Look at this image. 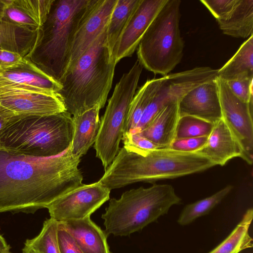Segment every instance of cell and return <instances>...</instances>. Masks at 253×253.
Returning <instances> with one entry per match:
<instances>
[{
    "mask_svg": "<svg viewBox=\"0 0 253 253\" xmlns=\"http://www.w3.org/2000/svg\"><path fill=\"white\" fill-rule=\"evenodd\" d=\"M80 161L70 147L46 158L0 149V212L34 213L82 185Z\"/></svg>",
    "mask_w": 253,
    "mask_h": 253,
    "instance_id": "1",
    "label": "cell"
},
{
    "mask_svg": "<svg viewBox=\"0 0 253 253\" xmlns=\"http://www.w3.org/2000/svg\"><path fill=\"white\" fill-rule=\"evenodd\" d=\"M214 166L194 151L170 148L142 150L124 146L99 181L111 190L135 182L153 183L201 172Z\"/></svg>",
    "mask_w": 253,
    "mask_h": 253,
    "instance_id": "2",
    "label": "cell"
},
{
    "mask_svg": "<svg viewBox=\"0 0 253 253\" xmlns=\"http://www.w3.org/2000/svg\"><path fill=\"white\" fill-rule=\"evenodd\" d=\"M107 28L59 81L58 94L73 116L96 105L102 109L106 103L117 64L108 47Z\"/></svg>",
    "mask_w": 253,
    "mask_h": 253,
    "instance_id": "3",
    "label": "cell"
},
{
    "mask_svg": "<svg viewBox=\"0 0 253 253\" xmlns=\"http://www.w3.org/2000/svg\"><path fill=\"white\" fill-rule=\"evenodd\" d=\"M73 133L72 117L67 111L13 118L0 131V149L34 157H54L70 146Z\"/></svg>",
    "mask_w": 253,
    "mask_h": 253,
    "instance_id": "4",
    "label": "cell"
},
{
    "mask_svg": "<svg viewBox=\"0 0 253 253\" xmlns=\"http://www.w3.org/2000/svg\"><path fill=\"white\" fill-rule=\"evenodd\" d=\"M90 2V0H54L39 31L37 42L27 57L58 82L68 68L75 35Z\"/></svg>",
    "mask_w": 253,
    "mask_h": 253,
    "instance_id": "5",
    "label": "cell"
},
{
    "mask_svg": "<svg viewBox=\"0 0 253 253\" xmlns=\"http://www.w3.org/2000/svg\"><path fill=\"white\" fill-rule=\"evenodd\" d=\"M181 201L169 184H153L126 191L119 199L110 200L101 215L104 231L108 236H129L157 221Z\"/></svg>",
    "mask_w": 253,
    "mask_h": 253,
    "instance_id": "6",
    "label": "cell"
},
{
    "mask_svg": "<svg viewBox=\"0 0 253 253\" xmlns=\"http://www.w3.org/2000/svg\"><path fill=\"white\" fill-rule=\"evenodd\" d=\"M180 0H167L138 46V61L146 69L165 76L183 57L184 42L179 28Z\"/></svg>",
    "mask_w": 253,
    "mask_h": 253,
    "instance_id": "7",
    "label": "cell"
},
{
    "mask_svg": "<svg viewBox=\"0 0 253 253\" xmlns=\"http://www.w3.org/2000/svg\"><path fill=\"white\" fill-rule=\"evenodd\" d=\"M143 67L137 60L116 84L108 100L94 145L96 156L105 170L120 150L130 104L135 95Z\"/></svg>",
    "mask_w": 253,
    "mask_h": 253,
    "instance_id": "8",
    "label": "cell"
},
{
    "mask_svg": "<svg viewBox=\"0 0 253 253\" xmlns=\"http://www.w3.org/2000/svg\"><path fill=\"white\" fill-rule=\"evenodd\" d=\"M217 72L218 70L210 67H198L161 78L158 87L136 128L131 132L142 131L163 108L170 103L179 101L195 87L216 79Z\"/></svg>",
    "mask_w": 253,
    "mask_h": 253,
    "instance_id": "9",
    "label": "cell"
},
{
    "mask_svg": "<svg viewBox=\"0 0 253 253\" xmlns=\"http://www.w3.org/2000/svg\"><path fill=\"white\" fill-rule=\"evenodd\" d=\"M111 190L98 182L84 184L58 198L45 207L58 222L90 215L110 199Z\"/></svg>",
    "mask_w": 253,
    "mask_h": 253,
    "instance_id": "10",
    "label": "cell"
},
{
    "mask_svg": "<svg viewBox=\"0 0 253 253\" xmlns=\"http://www.w3.org/2000/svg\"><path fill=\"white\" fill-rule=\"evenodd\" d=\"M222 118L241 146L245 160L253 162V102H243L231 91L226 83L217 78Z\"/></svg>",
    "mask_w": 253,
    "mask_h": 253,
    "instance_id": "11",
    "label": "cell"
},
{
    "mask_svg": "<svg viewBox=\"0 0 253 253\" xmlns=\"http://www.w3.org/2000/svg\"><path fill=\"white\" fill-rule=\"evenodd\" d=\"M66 111L58 93L29 90H0V116L10 119L46 116Z\"/></svg>",
    "mask_w": 253,
    "mask_h": 253,
    "instance_id": "12",
    "label": "cell"
},
{
    "mask_svg": "<svg viewBox=\"0 0 253 253\" xmlns=\"http://www.w3.org/2000/svg\"><path fill=\"white\" fill-rule=\"evenodd\" d=\"M117 1L90 0L87 12L75 35L67 69L89 48L107 27Z\"/></svg>",
    "mask_w": 253,
    "mask_h": 253,
    "instance_id": "13",
    "label": "cell"
},
{
    "mask_svg": "<svg viewBox=\"0 0 253 253\" xmlns=\"http://www.w3.org/2000/svg\"><path fill=\"white\" fill-rule=\"evenodd\" d=\"M61 84L48 75L28 57L18 65L0 73V90H21L58 93Z\"/></svg>",
    "mask_w": 253,
    "mask_h": 253,
    "instance_id": "14",
    "label": "cell"
},
{
    "mask_svg": "<svg viewBox=\"0 0 253 253\" xmlns=\"http://www.w3.org/2000/svg\"><path fill=\"white\" fill-rule=\"evenodd\" d=\"M167 0H141L123 33L114 54L116 64L131 56L149 26Z\"/></svg>",
    "mask_w": 253,
    "mask_h": 253,
    "instance_id": "15",
    "label": "cell"
},
{
    "mask_svg": "<svg viewBox=\"0 0 253 253\" xmlns=\"http://www.w3.org/2000/svg\"><path fill=\"white\" fill-rule=\"evenodd\" d=\"M179 116H191L213 124L222 118L217 78L191 89L178 103Z\"/></svg>",
    "mask_w": 253,
    "mask_h": 253,
    "instance_id": "16",
    "label": "cell"
},
{
    "mask_svg": "<svg viewBox=\"0 0 253 253\" xmlns=\"http://www.w3.org/2000/svg\"><path fill=\"white\" fill-rule=\"evenodd\" d=\"M194 152L203 155L215 166H223L237 157L245 160L241 146L222 118L213 124L205 144Z\"/></svg>",
    "mask_w": 253,
    "mask_h": 253,
    "instance_id": "17",
    "label": "cell"
},
{
    "mask_svg": "<svg viewBox=\"0 0 253 253\" xmlns=\"http://www.w3.org/2000/svg\"><path fill=\"white\" fill-rule=\"evenodd\" d=\"M54 0H9L2 21L32 31L45 22Z\"/></svg>",
    "mask_w": 253,
    "mask_h": 253,
    "instance_id": "18",
    "label": "cell"
},
{
    "mask_svg": "<svg viewBox=\"0 0 253 253\" xmlns=\"http://www.w3.org/2000/svg\"><path fill=\"white\" fill-rule=\"evenodd\" d=\"M70 233L83 253H111L104 230L88 217L60 222Z\"/></svg>",
    "mask_w": 253,
    "mask_h": 253,
    "instance_id": "19",
    "label": "cell"
},
{
    "mask_svg": "<svg viewBox=\"0 0 253 253\" xmlns=\"http://www.w3.org/2000/svg\"><path fill=\"white\" fill-rule=\"evenodd\" d=\"M178 103L179 101L173 102L163 108L139 132L154 143L170 148L176 138V128L180 117Z\"/></svg>",
    "mask_w": 253,
    "mask_h": 253,
    "instance_id": "20",
    "label": "cell"
},
{
    "mask_svg": "<svg viewBox=\"0 0 253 253\" xmlns=\"http://www.w3.org/2000/svg\"><path fill=\"white\" fill-rule=\"evenodd\" d=\"M100 109L96 105L72 117L73 133L70 148L74 156L81 158L94 144L100 125Z\"/></svg>",
    "mask_w": 253,
    "mask_h": 253,
    "instance_id": "21",
    "label": "cell"
},
{
    "mask_svg": "<svg viewBox=\"0 0 253 253\" xmlns=\"http://www.w3.org/2000/svg\"><path fill=\"white\" fill-rule=\"evenodd\" d=\"M217 77L225 82L253 79V35L218 70Z\"/></svg>",
    "mask_w": 253,
    "mask_h": 253,
    "instance_id": "22",
    "label": "cell"
},
{
    "mask_svg": "<svg viewBox=\"0 0 253 253\" xmlns=\"http://www.w3.org/2000/svg\"><path fill=\"white\" fill-rule=\"evenodd\" d=\"M39 31L30 30L1 21L0 49L15 52L27 57L37 42Z\"/></svg>",
    "mask_w": 253,
    "mask_h": 253,
    "instance_id": "23",
    "label": "cell"
},
{
    "mask_svg": "<svg viewBox=\"0 0 253 253\" xmlns=\"http://www.w3.org/2000/svg\"><path fill=\"white\" fill-rule=\"evenodd\" d=\"M216 21L224 34L249 38L253 35V0H239L228 18Z\"/></svg>",
    "mask_w": 253,
    "mask_h": 253,
    "instance_id": "24",
    "label": "cell"
},
{
    "mask_svg": "<svg viewBox=\"0 0 253 253\" xmlns=\"http://www.w3.org/2000/svg\"><path fill=\"white\" fill-rule=\"evenodd\" d=\"M141 1V0H117L107 28V43L113 59L119 40Z\"/></svg>",
    "mask_w": 253,
    "mask_h": 253,
    "instance_id": "25",
    "label": "cell"
},
{
    "mask_svg": "<svg viewBox=\"0 0 253 253\" xmlns=\"http://www.w3.org/2000/svg\"><path fill=\"white\" fill-rule=\"evenodd\" d=\"M253 216V209H248L230 234L208 253H239L244 250L252 248L253 239L249 231Z\"/></svg>",
    "mask_w": 253,
    "mask_h": 253,
    "instance_id": "26",
    "label": "cell"
},
{
    "mask_svg": "<svg viewBox=\"0 0 253 253\" xmlns=\"http://www.w3.org/2000/svg\"><path fill=\"white\" fill-rule=\"evenodd\" d=\"M58 224L50 217L44 220L39 234L25 241L22 253H60L57 241Z\"/></svg>",
    "mask_w": 253,
    "mask_h": 253,
    "instance_id": "27",
    "label": "cell"
},
{
    "mask_svg": "<svg viewBox=\"0 0 253 253\" xmlns=\"http://www.w3.org/2000/svg\"><path fill=\"white\" fill-rule=\"evenodd\" d=\"M233 186L228 185L210 196L185 206L180 213L177 223L187 225L196 219L208 214L231 191Z\"/></svg>",
    "mask_w": 253,
    "mask_h": 253,
    "instance_id": "28",
    "label": "cell"
},
{
    "mask_svg": "<svg viewBox=\"0 0 253 253\" xmlns=\"http://www.w3.org/2000/svg\"><path fill=\"white\" fill-rule=\"evenodd\" d=\"M160 81L161 78L147 80L135 94L128 110L124 133L132 131L136 128Z\"/></svg>",
    "mask_w": 253,
    "mask_h": 253,
    "instance_id": "29",
    "label": "cell"
},
{
    "mask_svg": "<svg viewBox=\"0 0 253 253\" xmlns=\"http://www.w3.org/2000/svg\"><path fill=\"white\" fill-rule=\"evenodd\" d=\"M213 124L191 116L179 117L176 132L175 139L208 136Z\"/></svg>",
    "mask_w": 253,
    "mask_h": 253,
    "instance_id": "30",
    "label": "cell"
},
{
    "mask_svg": "<svg viewBox=\"0 0 253 253\" xmlns=\"http://www.w3.org/2000/svg\"><path fill=\"white\" fill-rule=\"evenodd\" d=\"M239 0H201L216 20L229 18Z\"/></svg>",
    "mask_w": 253,
    "mask_h": 253,
    "instance_id": "31",
    "label": "cell"
},
{
    "mask_svg": "<svg viewBox=\"0 0 253 253\" xmlns=\"http://www.w3.org/2000/svg\"><path fill=\"white\" fill-rule=\"evenodd\" d=\"M124 146L142 150H152L165 147L158 145L143 136L140 132H128L123 134Z\"/></svg>",
    "mask_w": 253,
    "mask_h": 253,
    "instance_id": "32",
    "label": "cell"
},
{
    "mask_svg": "<svg viewBox=\"0 0 253 253\" xmlns=\"http://www.w3.org/2000/svg\"><path fill=\"white\" fill-rule=\"evenodd\" d=\"M253 79L225 82L236 96L243 102L249 103L253 100Z\"/></svg>",
    "mask_w": 253,
    "mask_h": 253,
    "instance_id": "33",
    "label": "cell"
},
{
    "mask_svg": "<svg viewBox=\"0 0 253 253\" xmlns=\"http://www.w3.org/2000/svg\"><path fill=\"white\" fill-rule=\"evenodd\" d=\"M57 241L60 253H83L74 238L60 222L58 224Z\"/></svg>",
    "mask_w": 253,
    "mask_h": 253,
    "instance_id": "34",
    "label": "cell"
},
{
    "mask_svg": "<svg viewBox=\"0 0 253 253\" xmlns=\"http://www.w3.org/2000/svg\"><path fill=\"white\" fill-rule=\"evenodd\" d=\"M208 137L201 136L175 139L172 143L170 148L181 151L194 152L205 144Z\"/></svg>",
    "mask_w": 253,
    "mask_h": 253,
    "instance_id": "35",
    "label": "cell"
},
{
    "mask_svg": "<svg viewBox=\"0 0 253 253\" xmlns=\"http://www.w3.org/2000/svg\"><path fill=\"white\" fill-rule=\"evenodd\" d=\"M24 58L18 53L0 49V73L18 65Z\"/></svg>",
    "mask_w": 253,
    "mask_h": 253,
    "instance_id": "36",
    "label": "cell"
},
{
    "mask_svg": "<svg viewBox=\"0 0 253 253\" xmlns=\"http://www.w3.org/2000/svg\"><path fill=\"white\" fill-rule=\"evenodd\" d=\"M11 247L6 243L4 238L0 234V253H12Z\"/></svg>",
    "mask_w": 253,
    "mask_h": 253,
    "instance_id": "37",
    "label": "cell"
},
{
    "mask_svg": "<svg viewBox=\"0 0 253 253\" xmlns=\"http://www.w3.org/2000/svg\"><path fill=\"white\" fill-rule=\"evenodd\" d=\"M9 0H0V22L2 21L5 9Z\"/></svg>",
    "mask_w": 253,
    "mask_h": 253,
    "instance_id": "38",
    "label": "cell"
},
{
    "mask_svg": "<svg viewBox=\"0 0 253 253\" xmlns=\"http://www.w3.org/2000/svg\"><path fill=\"white\" fill-rule=\"evenodd\" d=\"M7 121V120L0 116V131L1 130Z\"/></svg>",
    "mask_w": 253,
    "mask_h": 253,
    "instance_id": "39",
    "label": "cell"
}]
</instances>
